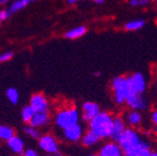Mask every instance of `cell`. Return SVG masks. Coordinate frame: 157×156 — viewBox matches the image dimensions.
Masks as SVG:
<instances>
[{"instance_id":"1","label":"cell","mask_w":157,"mask_h":156,"mask_svg":"<svg viewBox=\"0 0 157 156\" xmlns=\"http://www.w3.org/2000/svg\"><path fill=\"white\" fill-rule=\"evenodd\" d=\"M117 142L124 156H137L144 150L151 149L150 141L139 131V129L127 128Z\"/></svg>"},{"instance_id":"2","label":"cell","mask_w":157,"mask_h":156,"mask_svg":"<svg viewBox=\"0 0 157 156\" xmlns=\"http://www.w3.org/2000/svg\"><path fill=\"white\" fill-rule=\"evenodd\" d=\"M115 115L109 111L101 110L95 118L87 122V129L97 135L101 140H110Z\"/></svg>"},{"instance_id":"3","label":"cell","mask_w":157,"mask_h":156,"mask_svg":"<svg viewBox=\"0 0 157 156\" xmlns=\"http://www.w3.org/2000/svg\"><path fill=\"white\" fill-rule=\"evenodd\" d=\"M80 121H81V112L75 106H63L55 112L54 122L56 127L60 130H63L70 126L78 123Z\"/></svg>"},{"instance_id":"4","label":"cell","mask_w":157,"mask_h":156,"mask_svg":"<svg viewBox=\"0 0 157 156\" xmlns=\"http://www.w3.org/2000/svg\"><path fill=\"white\" fill-rule=\"evenodd\" d=\"M110 91L111 95H113V100L116 104V106H118V107L125 106V102L131 94L128 76H117L111 79Z\"/></svg>"},{"instance_id":"5","label":"cell","mask_w":157,"mask_h":156,"mask_svg":"<svg viewBox=\"0 0 157 156\" xmlns=\"http://www.w3.org/2000/svg\"><path fill=\"white\" fill-rule=\"evenodd\" d=\"M127 76L129 80L131 94H145L148 86V82L143 72L136 71L131 74H128Z\"/></svg>"},{"instance_id":"6","label":"cell","mask_w":157,"mask_h":156,"mask_svg":"<svg viewBox=\"0 0 157 156\" xmlns=\"http://www.w3.org/2000/svg\"><path fill=\"white\" fill-rule=\"evenodd\" d=\"M37 141H38V147L44 153L56 155L58 152H60V144L54 134L44 133Z\"/></svg>"},{"instance_id":"7","label":"cell","mask_w":157,"mask_h":156,"mask_svg":"<svg viewBox=\"0 0 157 156\" xmlns=\"http://www.w3.org/2000/svg\"><path fill=\"white\" fill-rule=\"evenodd\" d=\"M84 132H85L84 126L81 122H78L61 130V138L63 141L68 143H78V142H81Z\"/></svg>"},{"instance_id":"8","label":"cell","mask_w":157,"mask_h":156,"mask_svg":"<svg viewBox=\"0 0 157 156\" xmlns=\"http://www.w3.org/2000/svg\"><path fill=\"white\" fill-rule=\"evenodd\" d=\"M125 106L128 109L145 111L150 108V99L144 94H130L125 102Z\"/></svg>"},{"instance_id":"9","label":"cell","mask_w":157,"mask_h":156,"mask_svg":"<svg viewBox=\"0 0 157 156\" xmlns=\"http://www.w3.org/2000/svg\"><path fill=\"white\" fill-rule=\"evenodd\" d=\"M101 111V108L99 106V104L93 100H86L82 104L81 106V119L83 120V122H90L93 118H95L96 116Z\"/></svg>"},{"instance_id":"10","label":"cell","mask_w":157,"mask_h":156,"mask_svg":"<svg viewBox=\"0 0 157 156\" xmlns=\"http://www.w3.org/2000/svg\"><path fill=\"white\" fill-rule=\"evenodd\" d=\"M123 117H124L128 128L140 129L144 123V115L142 111H139V110L128 109L123 115Z\"/></svg>"},{"instance_id":"11","label":"cell","mask_w":157,"mask_h":156,"mask_svg":"<svg viewBox=\"0 0 157 156\" xmlns=\"http://www.w3.org/2000/svg\"><path fill=\"white\" fill-rule=\"evenodd\" d=\"M29 105L35 110V112H44L49 111L50 104L47 97L42 93H35L29 98Z\"/></svg>"},{"instance_id":"12","label":"cell","mask_w":157,"mask_h":156,"mask_svg":"<svg viewBox=\"0 0 157 156\" xmlns=\"http://www.w3.org/2000/svg\"><path fill=\"white\" fill-rule=\"evenodd\" d=\"M97 154L99 156H124L118 142L113 141V140L104 142L98 150Z\"/></svg>"},{"instance_id":"13","label":"cell","mask_w":157,"mask_h":156,"mask_svg":"<svg viewBox=\"0 0 157 156\" xmlns=\"http://www.w3.org/2000/svg\"><path fill=\"white\" fill-rule=\"evenodd\" d=\"M128 126L125 123V120L123 115H115L113 123V132H111V139L113 141H118L120 137L124 133Z\"/></svg>"},{"instance_id":"14","label":"cell","mask_w":157,"mask_h":156,"mask_svg":"<svg viewBox=\"0 0 157 156\" xmlns=\"http://www.w3.org/2000/svg\"><path fill=\"white\" fill-rule=\"evenodd\" d=\"M7 147L9 149V151L11 152L14 155H22L24 153L25 149V142L22 138L17 135V134H14L12 138L10 140H8L7 142Z\"/></svg>"},{"instance_id":"15","label":"cell","mask_w":157,"mask_h":156,"mask_svg":"<svg viewBox=\"0 0 157 156\" xmlns=\"http://www.w3.org/2000/svg\"><path fill=\"white\" fill-rule=\"evenodd\" d=\"M50 114L49 111H44V112H35L34 117L31 120L29 124H31L32 127L37 128V129H42L45 128L47 124L50 122Z\"/></svg>"},{"instance_id":"16","label":"cell","mask_w":157,"mask_h":156,"mask_svg":"<svg viewBox=\"0 0 157 156\" xmlns=\"http://www.w3.org/2000/svg\"><path fill=\"white\" fill-rule=\"evenodd\" d=\"M101 140L96 135L94 132H92L91 130H86L84 132L83 137H82L81 140V144L83 145L84 147H94L96 146Z\"/></svg>"},{"instance_id":"17","label":"cell","mask_w":157,"mask_h":156,"mask_svg":"<svg viewBox=\"0 0 157 156\" xmlns=\"http://www.w3.org/2000/svg\"><path fill=\"white\" fill-rule=\"evenodd\" d=\"M145 25H146V21L144 19H133L125 22L123 29L127 32H137L144 29Z\"/></svg>"},{"instance_id":"18","label":"cell","mask_w":157,"mask_h":156,"mask_svg":"<svg viewBox=\"0 0 157 156\" xmlns=\"http://www.w3.org/2000/svg\"><path fill=\"white\" fill-rule=\"evenodd\" d=\"M86 32H87L86 26H84V25H78V26H74L69 29V31H67L64 33V37L68 39L74 41V39H78L81 38V37H83L86 34Z\"/></svg>"},{"instance_id":"19","label":"cell","mask_w":157,"mask_h":156,"mask_svg":"<svg viewBox=\"0 0 157 156\" xmlns=\"http://www.w3.org/2000/svg\"><path fill=\"white\" fill-rule=\"evenodd\" d=\"M14 135V130L7 124H0V141L7 142Z\"/></svg>"},{"instance_id":"20","label":"cell","mask_w":157,"mask_h":156,"mask_svg":"<svg viewBox=\"0 0 157 156\" xmlns=\"http://www.w3.org/2000/svg\"><path fill=\"white\" fill-rule=\"evenodd\" d=\"M27 5H29V3H27L25 0H13L12 2L10 3L8 10H9V12L11 13V14H14V13L20 12L21 10L24 9Z\"/></svg>"},{"instance_id":"21","label":"cell","mask_w":157,"mask_h":156,"mask_svg":"<svg viewBox=\"0 0 157 156\" xmlns=\"http://www.w3.org/2000/svg\"><path fill=\"white\" fill-rule=\"evenodd\" d=\"M35 115V110L29 105H26L21 109V119L25 123H29Z\"/></svg>"},{"instance_id":"22","label":"cell","mask_w":157,"mask_h":156,"mask_svg":"<svg viewBox=\"0 0 157 156\" xmlns=\"http://www.w3.org/2000/svg\"><path fill=\"white\" fill-rule=\"evenodd\" d=\"M6 96H7L8 100L13 105H17L20 102V93L17 88H9L6 91Z\"/></svg>"},{"instance_id":"23","label":"cell","mask_w":157,"mask_h":156,"mask_svg":"<svg viewBox=\"0 0 157 156\" xmlns=\"http://www.w3.org/2000/svg\"><path fill=\"white\" fill-rule=\"evenodd\" d=\"M24 133L26 134L27 137L33 140H38L39 138H40V135H42L40 132H39V129L32 127L31 124H29V126H26V127L24 128Z\"/></svg>"},{"instance_id":"24","label":"cell","mask_w":157,"mask_h":156,"mask_svg":"<svg viewBox=\"0 0 157 156\" xmlns=\"http://www.w3.org/2000/svg\"><path fill=\"white\" fill-rule=\"evenodd\" d=\"M151 0H129V6L132 8H144L148 6Z\"/></svg>"},{"instance_id":"25","label":"cell","mask_w":157,"mask_h":156,"mask_svg":"<svg viewBox=\"0 0 157 156\" xmlns=\"http://www.w3.org/2000/svg\"><path fill=\"white\" fill-rule=\"evenodd\" d=\"M150 120H151L152 126L154 127V132L157 134V108H154V109L151 111Z\"/></svg>"},{"instance_id":"26","label":"cell","mask_w":157,"mask_h":156,"mask_svg":"<svg viewBox=\"0 0 157 156\" xmlns=\"http://www.w3.org/2000/svg\"><path fill=\"white\" fill-rule=\"evenodd\" d=\"M13 51H5V53H1L0 54V62H7V61H10L13 58Z\"/></svg>"},{"instance_id":"27","label":"cell","mask_w":157,"mask_h":156,"mask_svg":"<svg viewBox=\"0 0 157 156\" xmlns=\"http://www.w3.org/2000/svg\"><path fill=\"white\" fill-rule=\"evenodd\" d=\"M10 15H11V13L9 12V10L8 9L0 10V24H2L5 21H7V20L10 18Z\"/></svg>"},{"instance_id":"28","label":"cell","mask_w":157,"mask_h":156,"mask_svg":"<svg viewBox=\"0 0 157 156\" xmlns=\"http://www.w3.org/2000/svg\"><path fill=\"white\" fill-rule=\"evenodd\" d=\"M21 156H40L39 153L34 149H26L24 151V153L22 154Z\"/></svg>"},{"instance_id":"29","label":"cell","mask_w":157,"mask_h":156,"mask_svg":"<svg viewBox=\"0 0 157 156\" xmlns=\"http://www.w3.org/2000/svg\"><path fill=\"white\" fill-rule=\"evenodd\" d=\"M152 149H147V150H144L143 152H141L140 154L137 156H152Z\"/></svg>"},{"instance_id":"30","label":"cell","mask_w":157,"mask_h":156,"mask_svg":"<svg viewBox=\"0 0 157 156\" xmlns=\"http://www.w3.org/2000/svg\"><path fill=\"white\" fill-rule=\"evenodd\" d=\"M68 3L70 6H74V5H78V2H82V1H85V0H67Z\"/></svg>"},{"instance_id":"31","label":"cell","mask_w":157,"mask_h":156,"mask_svg":"<svg viewBox=\"0 0 157 156\" xmlns=\"http://www.w3.org/2000/svg\"><path fill=\"white\" fill-rule=\"evenodd\" d=\"M91 1L95 5H104L106 0H91Z\"/></svg>"},{"instance_id":"32","label":"cell","mask_w":157,"mask_h":156,"mask_svg":"<svg viewBox=\"0 0 157 156\" xmlns=\"http://www.w3.org/2000/svg\"><path fill=\"white\" fill-rule=\"evenodd\" d=\"M13 0H0V5H2V6H6L8 5V3H11Z\"/></svg>"},{"instance_id":"33","label":"cell","mask_w":157,"mask_h":156,"mask_svg":"<svg viewBox=\"0 0 157 156\" xmlns=\"http://www.w3.org/2000/svg\"><path fill=\"white\" fill-rule=\"evenodd\" d=\"M152 156H157V150L156 151H152Z\"/></svg>"},{"instance_id":"34","label":"cell","mask_w":157,"mask_h":156,"mask_svg":"<svg viewBox=\"0 0 157 156\" xmlns=\"http://www.w3.org/2000/svg\"><path fill=\"white\" fill-rule=\"evenodd\" d=\"M25 1H26L27 3H31V2H34L35 0H25Z\"/></svg>"},{"instance_id":"35","label":"cell","mask_w":157,"mask_h":156,"mask_svg":"<svg viewBox=\"0 0 157 156\" xmlns=\"http://www.w3.org/2000/svg\"><path fill=\"white\" fill-rule=\"evenodd\" d=\"M94 74H95L96 76H101V72H95Z\"/></svg>"},{"instance_id":"36","label":"cell","mask_w":157,"mask_h":156,"mask_svg":"<svg viewBox=\"0 0 157 156\" xmlns=\"http://www.w3.org/2000/svg\"><path fill=\"white\" fill-rule=\"evenodd\" d=\"M155 88H156V93H157V79H156V83H155Z\"/></svg>"},{"instance_id":"37","label":"cell","mask_w":157,"mask_h":156,"mask_svg":"<svg viewBox=\"0 0 157 156\" xmlns=\"http://www.w3.org/2000/svg\"><path fill=\"white\" fill-rule=\"evenodd\" d=\"M88 156H99L98 154H91V155H88Z\"/></svg>"},{"instance_id":"38","label":"cell","mask_w":157,"mask_h":156,"mask_svg":"<svg viewBox=\"0 0 157 156\" xmlns=\"http://www.w3.org/2000/svg\"><path fill=\"white\" fill-rule=\"evenodd\" d=\"M45 156H56V155H52V154H46Z\"/></svg>"},{"instance_id":"39","label":"cell","mask_w":157,"mask_h":156,"mask_svg":"<svg viewBox=\"0 0 157 156\" xmlns=\"http://www.w3.org/2000/svg\"><path fill=\"white\" fill-rule=\"evenodd\" d=\"M154 3H155V6H156V8H157V0H154Z\"/></svg>"}]
</instances>
